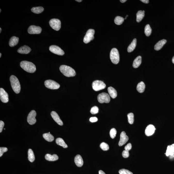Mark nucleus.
I'll use <instances>...</instances> for the list:
<instances>
[{
	"instance_id": "8fccbe9b",
	"label": "nucleus",
	"mask_w": 174,
	"mask_h": 174,
	"mask_svg": "<svg viewBox=\"0 0 174 174\" xmlns=\"http://www.w3.org/2000/svg\"><path fill=\"white\" fill-rule=\"evenodd\" d=\"M1 31H2V29H1V28H0V33H1Z\"/></svg>"
},
{
	"instance_id": "c9c22d12",
	"label": "nucleus",
	"mask_w": 174,
	"mask_h": 174,
	"mask_svg": "<svg viewBox=\"0 0 174 174\" xmlns=\"http://www.w3.org/2000/svg\"><path fill=\"white\" fill-rule=\"evenodd\" d=\"M117 131L115 128H113L111 130L110 132V137L114 139L116 136Z\"/></svg>"
},
{
	"instance_id": "f704fd0d",
	"label": "nucleus",
	"mask_w": 174,
	"mask_h": 174,
	"mask_svg": "<svg viewBox=\"0 0 174 174\" xmlns=\"http://www.w3.org/2000/svg\"><path fill=\"white\" fill-rule=\"evenodd\" d=\"M100 147L104 151H107L109 149V146L107 144L102 142L100 145Z\"/></svg>"
},
{
	"instance_id": "9b49d317",
	"label": "nucleus",
	"mask_w": 174,
	"mask_h": 174,
	"mask_svg": "<svg viewBox=\"0 0 174 174\" xmlns=\"http://www.w3.org/2000/svg\"><path fill=\"white\" fill-rule=\"evenodd\" d=\"M49 50L54 54L58 55L63 56L65 54L64 52L59 47L56 45H52L49 47Z\"/></svg>"
},
{
	"instance_id": "bb28decb",
	"label": "nucleus",
	"mask_w": 174,
	"mask_h": 174,
	"mask_svg": "<svg viewBox=\"0 0 174 174\" xmlns=\"http://www.w3.org/2000/svg\"><path fill=\"white\" fill-rule=\"evenodd\" d=\"M56 141L57 145L63 147L65 148L68 147V146H67V144H66V143H65L64 140L61 138H57L56 140Z\"/></svg>"
},
{
	"instance_id": "dca6fc26",
	"label": "nucleus",
	"mask_w": 174,
	"mask_h": 174,
	"mask_svg": "<svg viewBox=\"0 0 174 174\" xmlns=\"http://www.w3.org/2000/svg\"><path fill=\"white\" fill-rule=\"evenodd\" d=\"M155 127L152 124H150L146 127L145 130V134L146 136H150L153 135L155 130Z\"/></svg>"
},
{
	"instance_id": "7c9ffc66",
	"label": "nucleus",
	"mask_w": 174,
	"mask_h": 174,
	"mask_svg": "<svg viewBox=\"0 0 174 174\" xmlns=\"http://www.w3.org/2000/svg\"><path fill=\"white\" fill-rule=\"evenodd\" d=\"M31 11L35 13L39 14L42 13L44 11V9L41 6L38 7H33L31 9Z\"/></svg>"
},
{
	"instance_id": "09e8293b",
	"label": "nucleus",
	"mask_w": 174,
	"mask_h": 174,
	"mask_svg": "<svg viewBox=\"0 0 174 174\" xmlns=\"http://www.w3.org/2000/svg\"><path fill=\"white\" fill-rule=\"evenodd\" d=\"M77 1L78 2H81L82 1V0H77V1Z\"/></svg>"
},
{
	"instance_id": "473e14b6",
	"label": "nucleus",
	"mask_w": 174,
	"mask_h": 174,
	"mask_svg": "<svg viewBox=\"0 0 174 174\" xmlns=\"http://www.w3.org/2000/svg\"><path fill=\"white\" fill-rule=\"evenodd\" d=\"M152 30L149 25L147 24L145 26V33L147 37H149L151 35Z\"/></svg>"
},
{
	"instance_id": "a19ab883",
	"label": "nucleus",
	"mask_w": 174,
	"mask_h": 174,
	"mask_svg": "<svg viewBox=\"0 0 174 174\" xmlns=\"http://www.w3.org/2000/svg\"><path fill=\"white\" fill-rule=\"evenodd\" d=\"M132 148V145L131 143H129L125 147L124 149L125 150L127 151H129Z\"/></svg>"
},
{
	"instance_id": "4468645a",
	"label": "nucleus",
	"mask_w": 174,
	"mask_h": 174,
	"mask_svg": "<svg viewBox=\"0 0 174 174\" xmlns=\"http://www.w3.org/2000/svg\"><path fill=\"white\" fill-rule=\"evenodd\" d=\"M128 140L129 138L126 135L125 132L123 131L121 133L120 140L118 144L119 146H123L128 141Z\"/></svg>"
},
{
	"instance_id": "a18cd8bd",
	"label": "nucleus",
	"mask_w": 174,
	"mask_h": 174,
	"mask_svg": "<svg viewBox=\"0 0 174 174\" xmlns=\"http://www.w3.org/2000/svg\"><path fill=\"white\" fill-rule=\"evenodd\" d=\"M99 174H106L105 172L102 170H100L99 171Z\"/></svg>"
},
{
	"instance_id": "20e7f679",
	"label": "nucleus",
	"mask_w": 174,
	"mask_h": 174,
	"mask_svg": "<svg viewBox=\"0 0 174 174\" xmlns=\"http://www.w3.org/2000/svg\"><path fill=\"white\" fill-rule=\"evenodd\" d=\"M110 58L112 62L114 64H117L120 61L119 52L116 48L112 49L110 53Z\"/></svg>"
},
{
	"instance_id": "7ed1b4c3",
	"label": "nucleus",
	"mask_w": 174,
	"mask_h": 174,
	"mask_svg": "<svg viewBox=\"0 0 174 174\" xmlns=\"http://www.w3.org/2000/svg\"><path fill=\"white\" fill-rule=\"evenodd\" d=\"M10 81L13 90L15 93H20L21 86L19 80L16 76L12 75L10 76Z\"/></svg>"
},
{
	"instance_id": "393cba45",
	"label": "nucleus",
	"mask_w": 174,
	"mask_h": 174,
	"mask_svg": "<svg viewBox=\"0 0 174 174\" xmlns=\"http://www.w3.org/2000/svg\"><path fill=\"white\" fill-rule=\"evenodd\" d=\"M141 57L139 56L136 58L134 60L133 63V67L134 68H137L141 65Z\"/></svg>"
},
{
	"instance_id": "f03ea898",
	"label": "nucleus",
	"mask_w": 174,
	"mask_h": 174,
	"mask_svg": "<svg viewBox=\"0 0 174 174\" xmlns=\"http://www.w3.org/2000/svg\"><path fill=\"white\" fill-rule=\"evenodd\" d=\"M59 69L63 75L67 77H73L76 75L75 70L69 66L63 65L60 67Z\"/></svg>"
},
{
	"instance_id": "5701e85b",
	"label": "nucleus",
	"mask_w": 174,
	"mask_h": 174,
	"mask_svg": "<svg viewBox=\"0 0 174 174\" xmlns=\"http://www.w3.org/2000/svg\"><path fill=\"white\" fill-rule=\"evenodd\" d=\"M45 158L46 160L49 161H54L58 160V157L56 154L51 155L50 154H47L45 155Z\"/></svg>"
},
{
	"instance_id": "a878e982",
	"label": "nucleus",
	"mask_w": 174,
	"mask_h": 174,
	"mask_svg": "<svg viewBox=\"0 0 174 174\" xmlns=\"http://www.w3.org/2000/svg\"><path fill=\"white\" fill-rule=\"evenodd\" d=\"M136 42H137L136 39H134L132 43H131V44L128 47V52L130 53L133 51L136 48V43H137Z\"/></svg>"
},
{
	"instance_id": "c03bdc74",
	"label": "nucleus",
	"mask_w": 174,
	"mask_h": 174,
	"mask_svg": "<svg viewBox=\"0 0 174 174\" xmlns=\"http://www.w3.org/2000/svg\"><path fill=\"white\" fill-rule=\"evenodd\" d=\"M140 1L145 4H148L149 3L148 0H141Z\"/></svg>"
},
{
	"instance_id": "ea45409f",
	"label": "nucleus",
	"mask_w": 174,
	"mask_h": 174,
	"mask_svg": "<svg viewBox=\"0 0 174 174\" xmlns=\"http://www.w3.org/2000/svg\"><path fill=\"white\" fill-rule=\"evenodd\" d=\"M122 156L124 158H127L129 156V151L124 150L122 152Z\"/></svg>"
},
{
	"instance_id": "e433bc0d",
	"label": "nucleus",
	"mask_w": 174,
	"mask_h": 174,
	"mask_svg": "<svg viewBox=\"0 0 174 174\" xmlns=\"http://www.w3.org/2000/svg\"><path fill=\"white\" fill-rule=\"evenodd\" d=\"M98 112L99 109L97 106H94L92 107L90 110V113L93 115L98 113Z\"/></svg>"
},
{
	"instance_id": "2eb2a0df",
	"label": "nucleus",
	"mask_w": 174,
	"mask_h": 174,
	"mask_svg": "<svg viewBox=\"0 0 174 174\" xmlns=\"http://www.w3.org/2000/svg\"><path fill=\"white\" fill-rule=\"evenodd\" d=\"M51 115L54 121L59 125L62 126L63 125V123L62 121L60 118L59 115L56 112L52 111L51 113Z\"/></svg>"
},
{
	"instance_id": "6e6552de",
	"label": "nucleus",
	"mask_w": 174,
	"mask_h": 174,
	"mask_svg": "<svg viewBox=\"0 0 174 174\" xmlns=\"http://www.w3.org/2000/svg\"><path fill=\"white\" fill-rule=\"evenodd\" d=\"M45 85L46 88L51 89H57L60 87L58 83L51 80H46L45 82Z\"/></svg>"
},
{
	"instance_id": "1a4fd4ad",
	"label": "nucleus",
	"mask_w": 174,
	"mask_h": 174,
	"mask_svg": "<svg viewBox=\"0 0 174 174\" xmlns=\"http://www.w3.org/2000/svg\"><path fill=\"white\" fill-rule=\"evenodd\" d=\"M50 27L53 29L58 31L61 28V22L60 20L58 19H51L49 22Z\"/></svg>"
},
{
	"instance_id": "37998d69",
	"label": "nucleus",
	"mask_w": 174,
	"mask_h": 174,
	"mask_svg": "<svg viewBox=\"0 0 174 174\" xmlns=\"http://www.w3.org/2000/svg\"><path fill=\"white\" fill-rule=\"evenodd\" d=\"M90 121L92 123L96 122L98 121V119L97 117H92L90 119Z\"/></svg>"
},
{
	"instance_id": "39448f33",
	"label": "nucleus",
	"mask_w": 174,
	"mask_h": 174,
	"mask_svg": "<svg viewBox=\"0 0 174 174\" xmlns=\"http://www.w3.org/2000/svg\"><path fill=\"white\" fill-rule=\"evenodd\" d=\"M92 86L94 91H98L104 89L106 88V85L103 82L97 80L93 81L92 83Z\"/></svg>"
},
{
	"instance_id": "412c9836",
	"label": "nucleus",
	"mask_w": 174,
	"mask_h": 174,
	"mask_svg": "<svg viewBox=\"0 0 174 174\" xmlns=\"http://www.w3.org/2000/svg\"><path fill=\"white\" fill-rule=\"evenodd\" d=\"M109 95L112 98H115L117 96V92L116 90L112 87H109L108 88Z\"/></svg>"
},
{
	"instance_id": "49530a36",
	"label": "nucleus",
	"mask_w": 174,
	"mask_h": 174,
	"mask_svg": "<svg viewBox=\"0 0 174 174\" xmlns=\"http://www.w3.org/2000/svg\"><path fill=\"white\" fill-rule=\"evenodd\" d=\"M126 1V0H121L120 1V2L122 3H124Z\"/></svg>"
},
{
	"instance_id": "3c124183",
	"label": "nucleus",
	"mask_w": 174,
	"mask_h": 174,
	"mask_svg": "<svg viewBox=\"0 0 174 174\" xmlns=\"http://www.w3.org/2000/svg\"><path fill=\"white\" fill-rule=\"evenodd\" d=\"M128 15H126V17L125 18V19H126L128 17Z\"/></svg>"
},
{
	"instance_id": "2f4dec72",
	"label": "nucleus",
	"mask_w": 174,
	"mask_h": 174,
	"mask_svg": "<svg viewBox=\"0 0 174 174\" xmlns=\"http://www.w3.org/2000/svg\"><path fill=\"white\" fill-rule=\"evenodd\" d=\"M124 20V18L120 16H117L115 18L114 22L115 24L119 25L122 24Z\"/></svg>"
},
{
	"instance_id": "c85d7f7f",
	"label": "nucleus",
	"mask_w": 174,
	"mask_h": 174,
	"mask_svg": "<svg viewBox=\"0 0 174 174\" xmlns=\"http://www.w3.org/2000/svg\"><path fill=\"white\" fill-rule=\"evenodd\" d=\"M43 136L45 140L49 142H52L54 141V136L50 133H44Z\"/></svg>"
},
{
	"instance_id": "de8ad7c7",
	"label": "nucleus",
	"mask_w": 174,
	"mask_h": 174,
	"mask_svg": "<svg viewBox=\"0 0 174 174\" xmlns=\"http://www.w3.org/2000/svg\"><path fill=\"white\" fill-rule=\"evenodd\" d=\"M172 62L174 64V56L173 57V58H172Z\"/></svg>"
},
{
	"instance_id": "a211bd4d",
	"label": "nucleus",
	"mask_w": 174,
	"mask_h": 174,
	"mask_svg": "<svg viewBox=\"0 0 174 174\" xmlns=\"http://www.w3.org/2000/svg\"><path fill=\"white\" fill-rule=\"evenodd\" d=\"M75 162L77 167H82L83 164L84 162L81 155H77L76 156L75 158Z\"/></svg>"
},
{
	"instance_id": "cd10ccee",
	"label": "nucleus",
	"mask_w": 174,
	"mask_h": 174,
	"mask_svg": "<svg viewBox=\"0 0 174 174\" xmlns=\"http://www.w3.org/2000/svg\"><path fill=\"white\" fill-rule=\"evenodd\" d=\"M145 85L143 82L139 83L137 85V90L140 93H142L145 89Z\"/></svg>"
},
{
	"instance_id": "603ef678",
	"label": "nucleus",
	"mask_w": 174,
	"mask_h": 174,
	"mask_svg": "<svg viewBox=\"0 0 174 174\" xmlns=\"http://www.w3.org/2000/svg\"><path fill=\"white\" fill-rule=\"evenodd\" d=\"M1 55H2V54H1V53H0V58H1Z\"/></svg>"
},
{
	"instance_id": "b1692460",
	"label": "nucleus",
	"mask_w": 174,
	"mask_h": 174,
	"mask_svg": "<svg viewBox=\"0 0 174 174\" xmlns=\"http://www.w3.org/2000/svg\"><path fill=\"white\" fill-rule=\"evenodd\" d=\"M145 11L139 10L136 14V21L137 22H140L145 17Z\"/></svg>"
},
{
	"instance_id": "f3484780",
	"label": "nucleus",
	"mask_w": 174,
	"mask_h": 174,
	"mask_svg": "<svg viewBox=\"0 0 174 174\" xmlns=\"http://www.w3.org/2000/svg\"><path fill=\"white\" fill-rule=\"evenodd\" d=\"M31 49L29 46L25 45L21 47L18 49V52L21 54H28L30 52Z\"/></svg>"
},
{
	"instance_id": "58836bf2",
	"label": "nucleus",
	"mask_w": 174,
	"mask_h": 174,
	"mask_svg": "<svg viewBox=\"0 0 174 174\" xmlns=\"http://www.w3.org/2000/svg\"><path fill=\"white\" fill-rule=\"evenodd\" d=\"M7 151V148L6 147H1L0 148V157H1L3 155L4 153Z\"/></svg>"
},
{
	"instance_id": "423d86ee",
	"label": "nucleus",
	"mask_w": 174,
	"mask_h": 174,
	"mask_svg": "<svg viewBox=\"0 0 174 174\" xmlns=\"http://www.w3.org/2000/svg\"><path fill=\"white\" fill-rule=\"evenodd\" d=\"M94 30L91 29L88 30L86 32V35L84 37V42L85 44H88L91 41H93L94 38Z\"/></svg>"
},
{
	"instance_id": "9d476101",
	"label": "nucleus",
	"mask_w": 174,
	"mask_h": 174,
	"mask_svg": "<svg viewBox=\"0 0 174 174\" xmlns=\"http://www.w3.org/2000/svg\"><path fill=\"white\" fill-rule=\"evenodd\" d=\"M37 115L36 111L32 110L30 112L27 117V121L30 125H33L36 122V116Z\"/></svg>"
},
{
	"instance_id": "f257e3e1",
	"label": "nucleus",
	"mask_w": 174,
	"mask_h": 174,
	"mask_svg": "<svg viewBox=\"0 0 174 174\" xmlns=\"http://www.w3.org/2000/svg\"><path fill=\"white\" fill-rule=\"evenodd\" d=\"M20 66L25 71L30 73H34L36 70L35 65L32 62L28 61H23L21 62Z\"/></svg>"
},
{
	"instance_id": "0eeeda50",
	"label": "nucleus",
	"mask_w": 174,
	"mask_h": 174,
	"mask_svg": "<svg viewBox=\"0 0 174 174\" xmlns=\"http://www.w3.org/2000/svg\"><path fill=\"white\" fill-rule=\"evenodd\" d=\"M97 99L99 102L100 103H108L110 101V96L106 93H100L98 96Z\"/></svg>"
},
{
	"instance_id": "4be33fe9",
	"label": "nucleus",
	"mask_w": 174,
	"mask_h": 174,
	"mask_svg": "<svg viewBox=\"0 0 174 174\" xmlns=\"http://www.w3.org/2000/svg\"><path fill=\"white\" fill-rule=\"evenodd\" d=\"M19 37L13 36L11 37L9 41V45L10 47H13L17 45L19 42Z\"/></svg>"
},
{
	"instance_id": "f8f14e48",
	"label": "nucleus",
	"mask_w": 174,
	"mask_h": 174,
	"mask_svg": "<svg viewBox=\"0 0 174 174\" xmlns=\"http://www.w3.org/2000/svg\"><path fill=\"white\" fill-rule=\"evenodd\" d=\"M42 29L41 27L32 25L30 26L28 29V32L29 34H38L41 33Z\"/></svg>"
},
{
	"instance_id": "aec40b11",
	"label": "nucleus",
	"mask_w": 174,
	"mask_h": 174,
	"mask_svg": "<svg viewBox=\"0 0 174 174\" xmlns=\"http://www.w3.org/2000/svg\"><path fill=\"white\" fill-rule=\"evenodd\" d=\"M166 156H173L174 155V144L172 145H169L167 147V149L165 153Z\"/></svg>"
},
{
	"instance_id": "ddd939ff",
	"label": "nucleus",
	"mask_w": 174,
	"mask_h": 174,
	"mask_svg": "<svg viewBox=\"0 0 174 174\" xmlns=\"http://www.w3.org/2000/svg\"><path fill=\"white\" fill-rule=\"evenodd\" d=\"M0 98L4 103H7L9 101V95L3 88L0 89Z\"/></svg>"
},
{
	"instance_id": "79ce46f5",
	"label": "nucleus",
	"mask_w": 174,
	"mask_h": 174,
	"mask_svg": "<svg viewBox=\"0 0 174 174\" xmlns=\"http://www.w3.org/2000/svg\"><path fill=\"white\" fill-rule=\"evenodd\" d=\"M4 125V123L3 121H0V132H2Z\"/></svg>"
},
{
	"instance_id": "864d4df0",
	"label": "nucleus",
	"mask_w": 174,
	"mask_h": 174,
	"mask_svg": "<svg viewBox=\"0 0 174 174\" xmlns=\"http://www.w3.org/2000/svg\"><path fill=\"white\" fill-rule=\"evenodd\" d=\"M1 10V12H0L1 13V10Z\"/></svg>"
},
{
	"instance_id": "72a5a7b5",
	"label": "nucleus",
	"mask_w": 174,
	"mask_h": 174,
	"mask_svg": "<svg viewBox=\"0 0 174 174\" xmlns=\"http://www.w3.org/2000/svg\"><path fill=\"white\" fill-rule=\"evenodd\" d=\"M128 123L130 124H133L134 120V115L132 113H131L128 114Z\"/></svg>"
},
{
	"instance_id": "c756f323",
	"label": "nucleus",
	"mask_w": 174,
	"mask_h": 174,
	"mask_svg": "<svg viewBox=\"0 0 174 174\" xmlns=\"http://www.w3.org/2000/svg\"><path fill=\"white\" fill-rule=\"evenodd\" d=\"M28 160L31 162H33L35 160V156L33 151L30 149L28 150Z\"/></svg>"
},
{
	"instance_id": "6ab92c4d",
	"label": "nucleus",
	"mask_w": 174,
	"mask_h": 174,
	"mask_svg": "<svg viewBox=\"0 0 174 174\" xmlns=\"http://www.w3.org/2000/svg\"><path fill=\"white\" fill-rule=\"evenodd\" d=\"M167 42V40L165 39H163L159 41L154 46V49L156 51L160 50Z\"/></svg>"
},
{
	"instance_id": "5fc2aeb1",
	"label": "nucleus",
	"mask_w": 174,
	"mask_h": 174,
	"mask_svg": "<svg viewBox=\"0 0 174 174\" xmlns=\"http://www.w3.org/2000/svg\"><path fill=\"white\" fill-rule=\"evenodd\" d=\"M4 130H5V128H4Z\"/></svg>"
},
{
	"instance_id": "4c0bfd02",
	"label": "nucleus",
	"mask_w": 174,
	"mask_h": 174,
	"mask_svg": "<svg viewBox=\"0 0 174 174\" xmlns=\"http://www.w3.org/2000/svg\"><path fill=\"white\" fill-rule=\"evenodd\" d=\"M119 172L120 174H133L130 171L124 169L120 170L119 171Z\"/></svg>"
}]
</instances>
